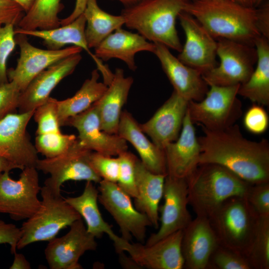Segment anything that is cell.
Instances as JSON below:
<instances>
[{"label": "cell", "instance_id": "cell-1", "mask_svg": "<svg viewBox=\"0 0 269 269\" xmlns=\"http://www.w3.org/2000/svg\"><path fill=\"white\" fill-rule=\"evenodd\" d=\"M197 137L201 147L199 164L222 165L251 184L269 182V142L248 139L234 124L212 131L200 126Z\"/></svg>", "mask_w": 269, "mask_h": 269}, {"label": "cell", "instance_id": "cell-2", "mask_svg": "<svg viewBox=\"0 0 269 269\" xmlns=\"http://www.w3.org/2000/svg\"><path fill=\"white\" fill-rule=\"evenodd\" d=\"M215 39H225L255 47L261 36L257 25V9L233 0L189 1L184 11Z\"/></svg>", "mask_w": 269, "mask_h": 269}, {"label": "cell", "instance_id": "cell-3", "mask_svg": "<svg viewBox=\"0 0 269 269\" xmlns=\"http://www.w3.org/2000/svg\"><path fill=\"white\" fill-rule=\"evenodd\" d=\"M186 179L188 204L196 216L208 218L229 198L246 196L251 185L228 168L214 163L199 164Z\"/></svg>", "mask_w": 269, "mask_h": 269}, {"label": "cell", "instance_id": "cell-4", "mask_svg": "<svg viewBox=\"0 0 269 269\" xmlns=\"http://www.w3.org/2000/svg\"><path fill=\"white\" fill-rule=\"evenodd\" d=\"M189 0H145L125 7L121 14L125 25L149 41L180 52L182 45L176 20Z\"/></svg>", "mask_w": 269, "mask_h": 269}, {"label": "cell", "instance_id": "cell-5", "mask_svg": "<svg viewBox=\"0 0 269 269\" xmlns=\"http://www.w3.org/2000/svg\"><path fill=\"white\" fill-rule=\"evenodd\" d=\"M260 217L245 196L226 200L208 218L220 245L246 256Z\"/></svg>", "mask_w": 269, "mask_h": 269}, {"label": "cell", "instance_id": "cell-6", "mask_svg": "<svg viewBox=\"0 0 269 269\" xmlns=\"http://www.w3.org/2000/svg\"><path fill=\"white\" fill-rule=\"evenodd\" d=\"M42 198L38 210L23 223L21 235L17 249L40 241H49L63 229L81 218L79 214L68 204L62 196L54 195L45 186L41 187Z\"/></svg>", "mask_w": 269, "mask_h": 269}, {"label": "cell", "instance_id": "cell-7", "mask_svg": "<svg viewBox=\"0 0 269 269\" xmlns=\"http://www.w3.org/2000/svg\"><path fill=\"white\" fill-rule=\"evenodd\" d=\"M240 85L210 86L202 100L189 101L187 112L192 122L212 131L235 124L242 115V105L237 97Z\"/></svg>", "mask_w": 269, "mask_h": 269}, {"label": "cell", "instance_id": "cell-8", "mask_svg": "<svg viewBox=\"0 0 269 269\" xmlns=\"http://www.w3.org/2000/svg\"><path fill=\"white\" fill-rule=\"evenodd\" d=\"M92 151L81 146L78 139L63 153L58 156L38 159L35 168L50 177L44 184L55 196H61V185L69 180L91 181L99 183L102 179L90 163Z\"/></svg>", "mask_w": 269, "mask_h": 269}, {"label": "cell", "instance_id": "cell-9", "mask_svg": "<svg viewBox=\"0 0 269 269\" xmlns=\"http://www.w3.org/2000/svg\"><path fill=\"white\" fill-rule=\"evenodd\" d=\"M217 56L219 64L202 74L209 87L244 83L252 74L257 60L254 46L225 39H218Z\"/></svg>", "mask_w": 269, "mask_h": 269}, {"label": "cell", "instance_id": "cell-10", "mask_svg": "<svg viewBox=\"0 0 269 269\" xmlns=\"http://www.w3.org/2000/svg\"><path fill=\"white\" fill-rule=\"evenodd\" d=\"M18 180L12 179L9 171L0 173V213L14 221L26 220L39 208V175L34 167H24Z\"/></svg>", "mask_w": 269, "mask_h": 269}, {"label": "cell", "instance_id": "cell-11", "mask_svg": "<svg viewBox=\"0 0 269 269\" xmlns=\"http://www.w3.org/2000/svg\"><path fill=\"white\" fill-rule=\"evenodd\" d=\"M99 184L98 201L119 226L121 237L128 241L134 237L143 243L146 228L152 226L148 217L136 209L131 197L117 183L102 180Z\"/></svg>", "mask_w": 269, "mask_h": 269}, {"label": "cell", "instance_id": "cell-12", "mask_svg": "<svg viewBox=\"0 0 269 269\" xmlns=\"http://www.w3.org/2000/svg\"><path fill=\"white\" fill-rule=\"evenodd\" d=\"M183 230L146 245L142 243H132L121 237L114 245L118 254L126 252L140 269H182L184 260L181 250Z\"/></svg>", "mask_w": 269, "mask_h": 269}, {"label": "cell", "instance_id": "cell-13", "mask_svg": "<svg viewBox=\"0 0 269 269\" xmlns=\"http://www.w3.org/2000/svg\"><path fill=\"white\" fill-rule=\"evenodd\" d=\"M34 111L11 113L0 121V156L21 170L35 167L39 159L26 130Z\"/></svg>", "mask_w": 269, "mask_h": 269}, {"label": "cell", "instance_id": "cell-14", "mask_svg": "<svg viewBox=\"0 0 269 269\" xmlns=\"http://www.w3.org/2000/svg\"><path fill=\"white\" fill-rule=\"evenodd\" d=\"M20 56L14 68L7 71L9 81L15 82L21 92L38 74L49 66L71 55L80 53L82 49L72 45L58 50L37 48L28 41L26 35L15 34Z\"/></svg>", "mask_w": 269, "mask_h": 269}, {"label": "cell", "instance_id": "cell-15", "mask_svg": "<svg viewBox=\"0 0 269 269\" xmlns=\"http://www.w3.org/2000/svg\"><path fill=\"white\" fill-rule=\"evenodd\" d=\"M69 227L67 234L48 241L46 247L45 257L50 269H81L80 257L97 248L96 238L88 232L82 218Z\"/></svg>", "mask_w": 269, "mask_h": 269}, {"label": "cell", "instance_id": "cell-16", "mask_svg": "<svg viewBox=\"0 0 269 269\" xmlns=\"http://www.w3.org/2000/svg\"><path fill=\"white\" fill-rule=\"evenodd\" d=\"M164 203L161 207L158 231L148 238L150 245L179 230H183L192 221L188 210L186 179L166 175L164 180Z\"/></svg>", "mask_w": 269, "mask_h": 269}, {"label": "cell", "instance_id": "cell-17", "mask_svg": "<svg viewBox=\"0 0 269 269\" xmlns=\"http://www.w3.org/2000/svg\"><path fill=\"white\" fill-rule=\"evenodd\" d=\"M185 42L177 58L202 74L217 66V41L192 15L182 11L178 15Z\"/></svg>", "mask_w": 269, "mask_h": 269}, {"label": "cell", "instance_id": "cell-18", "mask_svg": "<svg viewBox=\"0 0 269 269\" xmlns=\"http://www.w3.org/2000/svg\"><path fill=\"white\" fill-rule=\"evenodd\" d=\"M65 126L75 128L78 132L79 143L90 150L112 156L128 150L126 140L117 134L102 130L95 103L85 111L69 118Z\"/></svg>", "mask_w": 269, "mask_h": 269}, {"label": "cell", "instance_id": "cell-19", "mask_svg": "<svg viewBox=\"0 0 269 269\" xmlns=\"http://www.w3.org/2000/svg\"><path fill=\"white\" fill-rule=\"evenodd\" d=\"M188 102L173 91L149 120L139 124L140 128L153 143L163 149L166 145L178 138Z\"/></svg>", "mask_w": 269, "mask_h": 269}, {"label": "cell", "instance_id": "cell-20", "mask_svg": "<svg viewBox=\"0 0 269 269\" xmlns=\"http://www.w3.org/2000/svg\"><path fill=\"white\" fill-rule=\"evenodd\" d=\"M154 54L160 61L161 67L174 91L188 101L202 100L209 88L198 70L181 62L159 43H154Z\"/></svg>", "mask_w": 269, "mask_h": 269}, {"label": "cell", "instance_id": "cell-21", "mask_svg": "<svg viewBox=\"0 0 269 269\" xmlns=\"http://www.w3.org/2000/svg\"><path fill=\"white\" fill-rule=\"evenodd\" d=\"M81 59L80 53L71 55L49 66L35 77L20 93L18 112L34 111L44 103L55 87L73 72Z\"/></svg>", "mask_w": 269, "mask_h": 269}, {"label": "cell", "instance_id": "cell-22", "mask_svg": "<svg viewBox=\"0 0 269 269\" xmlns=\"http://www.w3.org/2000/svg\"><path fill=\"white\" fill-rule=\"evenodd\" d=\"M86 19L83 14L70 23L58 27L46 29L26 30L19 27L14 29L15 34H23L41 38L48 49L58 50L65 45L71 44L85 50L95 62L98 70L102 74L103 81L111 80L113 73L108 66L97 58L89 48L85 37Z\"/></svg>", "mask_w": 269, "mask_h": 269}, {"label": "cell", "instance_id": "cell-23", "mask_svg": "<svg viewBox=\"0 0 269 269\" xmlns=\"http://www.w3.org/2000/svg\"><path fill=\"white\" fill-rule=\"evenodd\" d=\"M167 175L187 178L199 164L201 147L187 111L178 138L163 148Z\"/></svg>", "mask_w": 269, "mask_h": 269}, {"label": "cell", "instance_id": "cell-24", "mask_svg": "<svg viewBox=\"0 0 269 269\" xmlns=\"http://www.w3.org/2000/svg\"><path fill=\"white\" fill-rule=\"evenodd\" d=\"M219 245L209 219L196 216L183 230L181 250L184 268L206 269L211 255Z\"/></svg>", "mask_w": 269, "mask_h": 269}, {"label": "cell", "instance_id": "cell-25", "mask_svg": "<svg viewBox=\"0 0 269 269\" xmlns=\"http://www.w3.org/2000/svg\"><path fill=\"white\" fill-rule=\"evenodd\" d=\"M155 45L138 33L120 28L104 39L95 48V56L102 61L116 58L124 61L129 68L135 71V54L141 51L154 53Z\"/></svg>", "mask_w": 269, "mask_h": 269}, {"label": "cell", "instance_id": "cell-26", "mask_svg": "<svg viewBox=\"0 0 269 269\" xmlns=\"http://www.w3.org/2000/svg\"><path fill=\"white\" fill-rule=\"evenodd\" d=\"M133 81L132 77H125L123 69L117 68L106 91L95 103L103 131L110 134H117L122 109Z\"/></svg>", "mask_w": 269, "mask_h": 269}, {"label": "cell", "instance_id": "cell-27", "mask_svg": "<svg viewBox=\"0 0 269 269\" xmlns=\"http://www.w3.org/2000/svg\"><path fill=\"white\" fill-rule=\"evenodd\" d=\"M117 134L132 144L148 170L154 173L167 175L163 149L147 138L139 124L126 110L122 112Z\"/></svg>", "mask_w": 269, "mask_h": 269}, {"label": "cell", "instance_id": "cell-28", "mask_svg": "<svg viewBox=\"0 0 269 269\" xmlns=\"http://www.w3.org/2000/svg\"><path fill=\"white\" fill-rule=\"evenodd\" d=\"M166 175L154 173L148 170L137 159L135 164L136 196L134 206L145 214L152 226H159V204L163 197L164 180Z\"/></svg>", "mask_w": 269, "mask_h": 269}, {"label": "cell", "instance_id": "cell-29", "mask_svg": "<svg viewBox=\"0 0 269 269\" xmlns=\"http://www.w3.org/2000/svg\"><path fill=\"white\" fill-rule=\"evenodd\" d=\"M98 188L93 182L86 181L80 195L64 199L84 220L88 233L96 238H100L106 234L114 244L120 237L114 232L112 226L104 220L98 205Z\"/></svg>", "mask_w": 269, "mask_h": 269}, {"label": "cell", "instance_id": "cell-30", "mask_svg": "<svg viewBox=\"0 0 269 269\" xmlns=\"http://www.w3.org/2000/svg\"><path fill=\"white\" fill-rule=\"evenodd\" d=\"M257 54V65L249 79L240 85L238 95L253 104L269 105V39L261 36L255 43Z\"/></svg>", "mask_w": 269, "mask_h": 269}, {"label": "cell", "instance_id": "cell-31", "mask_svg": "<svg viewBox=\"0 0 269 269\" xmlns=\"http://www.w3.org/2000/svg\"><path fill=\"white\" fill-rule=\"evenodd\" d=\"M97 69L91 73L80 89L72 97L57 101V116L60 127L67 120L90 108L98 101L106 91L108 86L99 82L100 75Z\"/></svg>", "mask_w": 269, "mask_h": 269}, {"label": "cell", "instance_id": "cell-32", "mask_svg": "<svg viewBox=\"0 0 269 269\" xmlns=\"http://www.w3.org/2000/svg\"><path fill=\"white\" fill-rule=\"evenodd\" d=\"M86 19L85 37L89 48H95L110 34L125 25L120 14L115 15L103 10L97 0H88L83 12Z\"/></svg>", "mask_w": 269, "mask_h": 269}, {"label": "cell", "instance_id": "cell-33", "mask_svg": "<svg viewBox=\"0 0 269 269\" xmlns=\"http://www.w3.org/2000/svg\"><path fill=\"white\" fill-rule=\"evenodd\" d=\"M63 6L60 0H35L17 26L26 30L58 27L60 26L58 15Z\"/></svg>", "mask_w": 269, "mask_h": 269}, {"label": "cell", "instance_id": "cell-34", "mask_svg": "<svg viewBox=\"0 0 269 269\" xmlns=\"http://www.w3.org/2000/svg\"><path fill=\"white\" fill-rule=\"evenodd\" d=\"M246 257L252 269H269V216L260 217Z\"/></svg>", "mask_w": 269, "mask_h": 269}, {"label": "cell", "instance_id": "cell-35", "mask_svg": "<svg viewBox=\"0 0 269 269\" xmlns=\"http://www.w3.org/2000/svg\"><path fill=\"white\" fill-rule=\"evenodd\" d=\"M74 134H63L61 132L36 135L35 147L38 152L46 158L60 155L76 141Z\"/></svg>", "mask_w": 269, "mask_h": 269}, {"label": "cell", "instance_id": "cell-36", "mask_svg": "<svg viewBox=\"0 0 269 269\" xmlns=\"http://www.w3.org/2000/svg\"><path fill=\"white\" fill-rule=\"evenodd\" d=\"M206 269H252L246 257L219 245L211 255Z\"/></svg>", "mask_w": 269, "mask_h": 269}, {"label": "cell", "instance_id": "cell-37", "mask_svg": "<svg viewBox=\"0 0 269 269\" xmlns=\"http://www.w3.org/2000/svg\"><path fill=\"white\" fill-rule=\"evenodd\" d=\"M57 101V100L50 97L35 110L33 116L37 124L36 135L61 132Z\"/></svg>", "mask_w": 269, "mask_h": 269}, {"label": "cell", "instance_id": "cell-38", "mask_svg": "<svg viewBox=\"0 0 269 269\" xmlns=\"http://www.w3.org/2000/svg\"><path fill=\"white\" fill-rule=\"evenodd\" d=\"M118 157L120 168L117 184L130 197L136 196L135 182V164L138 159L132 152L126 151L120 153Z\"/></svg>", "mask_w": 269, "mask_h": 269}, {"label": "cell", "instance_id": "cell-39", "mask_svg": "<svg viewBox=\"0 0 269 269\" xmlns=\"http://www.w3.org/2000/svg\"><path fill=\"white\" fill-rule=\"evenodd\" d=\"M90 163L102 180L117 183L120 168L118 157L92 151L90 156Z\"/></svg>", "mask_w": 269, "mask_h": 269}, {"label": "cell", "instance_id": "cell-40", "mask_svg": "<svg viewBox=\"0 0 269 269\" xmlns=\"http://www.w3.org/2000/svg\"><path fill=\"white\" fill-rule=\"evenodd\" d=\"M14 26L8 24L0 27V86L9 82L6 64L16 45Z\"/></svg>", "mask_w": 269, "mask_h": 269}, {"label": "cell", "instance_id": "cell-41", "mask_svg": "<svg viewBox=\"0 0 269 269\" xmlns=\"http://www.w3.org/2000/svg\"><path fill=\"white\" fill-rule=\"evenodd\" d=\"M245 197L260 217L269 216V182L251 184Z\"/></svg>", "mask_w": 269, "mask_h": 269}, {"label": "cell", "instance_id": "cell-42", "mask_svg": "<svg viewBox=\"0 0 269 269\" xmlns=\"http://www.w3.org/2000/svg\"><path fill=\"white\" fill-rule=\"evenodd\" d=\"M243 124L249 132L255 134H262L268 128L269 116L262 106L253 104L245 113Z\"/></svg>", "mask_w": 269, "mask_h": 269}, {"label": "cell", "instance_id": "cell-43", "mask_svg": "<svg viewBox=\"0 0 269 269\" xmlns=\"http://www.w3.org/2000/svg\"><path fill=\"white\" fill-rule=\"evenodd\" d=\"M20 93V89L13 81L0 86V121L8 114L16 113Z\"/></svg>", "mask_w": 269, "mask_h": 269}, {"label": "cell", "instance_id": "cell-44", "mask_svg": "<svg viewBox=\"0 0 269 269\" xmlns=\"http://www.w3.org/2000/svg\"><path fill=\"white\" fill-rule=\"evenodd\" d=\"M25 12L17 3L10 0H0V26L18 24Z\"/></svg>", "mask_w": 269, "mask_h": 269}, {"label": "cell", "instance_id": "cell-45", "mask_svg": "<svg viewBox=\"0 0 269 269\" xmlns=\"http://www.w3.org/2000/svg\"><path fill=\"white\" fill-rule=\"evenodd\" d=\"M21 235L20 229L16 225L0 220V244H8L12 254L16 252L17 244Z\"/></svg>", "mask_w": 269, "mask_h": 269}, {"label": "cell", "instance_id": "cell-46", "mask_svg": "<svg viewBox=\"0 0 269 269\" xmlns=\"http://www.w3.org/2000/svg\"><path fill=\"white\" fill-rule=\"evenodd\" d=\"M257 25L261 35L269 39V5L266 4L263 7L257 9Z\"/></svg>", "mask_w": 269, "mask_h": 269}, {"label": "cell", "instance_id": "cell-47", "mask_svg": "<svg viewBox=\"0 0 269 269\" xmlns=\"http://www.w3.org/2000/svg\"><path fill=\"white\" fill-rule=\"evenodd\" d=\"M87 1L88 0H76L75 7L73 11L67 17L60 20V25H64L70 23L83 14Z\"/></svg>", "mask_w": 269, "mask_h": 269}, {"label": "cell", "instance_id": "cell-48", "mask_svg": "<svg viewBox=\"0 0 269 269\" xmlns=\"http://www.w3.org/2000/svg\"><path fill=\"white\" fill-rule=\"evenodd\" d=\"M13 255L14 260L11 266L9 267V269H30L31 268L30 263L26 259L23 254L17 253L16 252H15Z\"/></svg>", "mask_w": 269, "mask_h": 269}, {"label": "cell", "instance_id": "cell-49", "mask_svg": "<svg viewBox=\"0 0 269 269\" xmlns=\"http://www.w3.org/2000/svg\"><path fill=\"white\" fill-rule=\"evenodd\" d=\"M120 264L123 268L127 269L137 268L140 269L139 267L131 258L126 256L124 252L118 253Z\"/></svg>", "mask_w": 269, "mask_h": 269}, {"label": "cell", "instance_id": "cell-50", "mask_svg": "<svg viewBox=\"0 0 269 269\" xmlns=\"http://www.w3.org/2000/svg\"><path fill=\"white\" fill-rule=\"evenodd\" d=\"M14 169L21 170V168L19 166L0 156V173L5 171H10Z\"/></svg>", "mask_w": 269, "mask_h": 269}, {"label": "cell", "instance_id": "cell-51", "mask_svg": "<svg viewBox=\"0 0 269 269\" xmlns=\"http://www.w3.org/2000/svg\"><path fill=\"white\" fill-rule=\"evenodd\" d=\"M18 4L24 10L25 13L32 7L35 0H10Z\"/></svg>", "mask_w": 269, "mask_h": 269}, {"label": "cell", "instance_id": "cell-52", "mask_svg": "<svg viewBox=\"0 0 269 269\" xmlns=\"http://www.w3.org/2000/svg\"><path fill=\"white\" fill-rule=\"evenodd\" d=\"M233 0L244 6L255 7V6H256L258 0Z\"/></svg>", "mask_w": 269, "mask_h": 269}, {"label": "cell", "instance_id": "cell-53", "mask_svg": "<svg viewBox=\"0 0 269 269\" xmlns=\"http://www.w3.org/2000/svg\"><path fill=\"white\" fill-rule=\"evenodd\" d=\"M118 1L123 4L125 7L129 6L145 0H112Z\"/></svg>", "mask_w": 269, "mask_h": 269}, {"label": "cell", "instance_id": "cell-54", "mask_svg": "<svg viewBox=\"0 0 269 269\" xmlns=\"http://www.w3.org/2000/svg\"><path fill=\"white\" fill-rule=\"evenodd\" d=\"M263 0H258L256 6L259 5Z\"/></svg>", "mask_w": 269, "mask_h": 269}, {"label": "cell", "instance_id": "cell-55", "mask_svg": "<svg viewBox=\"0 0 269 269\" xmlns=\"http://www.w3.org/2000/svg\"><path fill=\"white\" fill-rule=\"evenodd\" d=\"M199 0H191L192 1H199Z\"/></svg>", "mask_w": 269, "mask_h": 269}, {"label": "cell", "instance_id": "cell-56", "mask_svg": "<svg viewBox=\"0 0 269 269\" xmlns=\"http://www.w3.org/2000/svg\"></svg>", "mask_w": 269, "mask_h": 269}]
</instances>
